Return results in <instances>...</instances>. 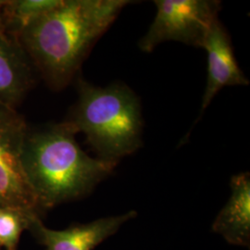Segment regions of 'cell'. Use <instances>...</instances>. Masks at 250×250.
Instances as JSON below:
<instances>
[{"instance_id":"6da1fadb","label":"cell","mask_w":250,"mask_h":250,"mask_svg":"<svg viewBox=\"0 0 250 250\" xmlns=\"http://www.w3.org/2000/svg\"><path fill=\"white\" fill-rule=\"evenodd\" d=\"M132 1L62 0L15 40L55 90L67 86L99 38Z\"/></svg>"},{"instance_id":"7a4b0ae2","label":"cell","mask_w":250,"mask_h":250,"mask_svg":"<svg viewBox=\"0 0 250 250\" xmlns=\"http://www.w3.org/2000/svg\"><path fill=\"white\" fill-rule=\"evenodd\" d=\"M77 134L69 121L27 134L22 164L42 211L88 195L118 164L90 157L77 143Z\"/></svg>"},{"instance_id":"3957f363","label":"cell","mask_w":250,"mask_h":250,"mask_svg":"<svg viewBox=\"0 0 250 250\" xmlns=\"http://www.w3.org/2000/svg\"><path fill=\"white\" fill-rule=\"evenodd\" d=\"M78 100L67 120L83 133L98 158L119 162L143 145V117L138 96L121 82L97 86L77 80Z\"/></svg>"},{"instance_id":"277c9868","label":"cell","mask_w":250,"mask_h":250,"mask_svg":"<svg viewBox=\"0 0 250 250\" xmlns=\"http://www.w3.org/2000/svg\"><path fill=\"white\" fill-rule=\"evenodd\" d=\"M154 3L155 18L138 43L146 53L168 41L202 48L222 8L216 0H156Z\"/></svg>"},{"instance_id":"5b68a950","label":"cell","mask_w":250,"mask_h":250,"mask_svg":"<svg viewBox=\"0 0 250 250\" xmlns=\"http://www.w3.org/2000/svg\"><path fill=\"white\" fill-rule=\"evenodd\" d=\"M28 132L24 119L15 108L0 104V207L39 216L42 210L22 164Z\"/></svg>"},{"instance_id":"8992f818","label":"cell","mask_w":250,"mask_h":250,"mask_svg":"<svg viewBox=\"0 0 250 250\" xmlns=\"http://www.w3.org/2000/svg\"><path fill=\"white\" fill-rule=\"evenodd\" d=\"M202 48L208 57V76L200 117L224 87L250 84L234 57L229 33L220 20L212 24Z\"/></svg>"},{"instance_id":"52a82bcc","label":"cell","mask_w":250,"mask_h":250,"mask_svg":"<svg viewBox=\"0 0 250 250\" xmlns=\"http://www.w3.org/2000/svg\"><path fill=\"white\" fill-rule=\"evenodd\" d=\"M134 217L136 211L131 210L125 214L100 218L61 231L48 229L41 220H38L29 229L37 235L46 250H94Z\"/></svg>"},{"instance_id":"ba28073f","label":"cell","mask_w":250,"mask_h":250,"mask_svg":"<svg viewBox=\"0 0 250 250\" xmlns=\"http://www.w3.org/2000/svg\"><path fill=\"white\" fill-rule=\"evenodd\" d=\"M231 196L217 215L212 231L227 243L250 247V175L243 172L231 179Z\"/></svg>"},{"instance_id":"9c48e42d","label":"cell","mask_w":250,"mask_h":250,"mask_svg":"<svg viewBox=\"0 0 250 250\" xmlns=\"http://www.w3.org/2000/svg\"><path fill=\"white\" fill-rule=\"evenodd\" d=\"M32 84L26 54L16 40L0 35V104L15 107Z\"/></svg>"},{"instance_id":"30bf717a","label":"cell","mask_w":250,"mask_h":250,"mask_svg":"<svg viewBox=\"0 0 250 250\" xmlns=\"http://www.w3.org/2000/svg\"><path fill=\"white\" fill-rule=\"evenodd\" d=\"M62 0H13L4 5L6 33L15 40L21 32L36 19L57 8Z\"/></svg>"},{"instance_id":"8fae6325","label":"cell","mask_w":250,"mask_h":250,"mask_svg":"<svg viewBox=\"0 0 250 250\" xmlns=\"http://www.w3.org/2000/svg\"><path fill=\"white\" fill-rule=\"evenodd\" d=\"M37 215L26 213L17 208L0 207V246L7 250H16L22 231L30 228L36 221Z\"/></svg>"},{"instance_id":"7c38bea8","label":"cell","mask_w":250,"mask_h":250,"mask_svg":"<svg viewBox=\"0 0 250 250\" xmlns=\"http://www.w3.org/2000/svg\"><path fill=\"white\" fill-rule=\"evenodd\" d=\"M5 2L6 1H1L0 0V35H7L6 26H5V21H4V12H3Z\"/></svg>"},{"instance_id":"4fadbf2b","label":"cell","mask_w":250,"mask_h":250,"mask_svg":"<svg viewBox=\"0 0 250 250\" xmlns=\"http://www.w3.org/2000/svg\"><path fill=\"white\" fill-rule=\"evenodd\" d=\"M0 249H1V246H0Z\"/></svg>"}]
</instances>
